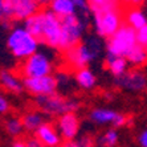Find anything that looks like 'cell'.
Masks as SVG:
<instances>
[{
  "label": "cell",
  "mask_w": 147,
  "mask_h": 147,
  "mask_svg": "<svg viewBox=\"0 0 147 147\" xmlns=\"http://www.w3.org/2000/svg\"><path fill=\"white\" fill-rule=\"evenodd\" d=\"M103 44L102 38L97 34H90L86 38H82L77 45L66 49L64 52V58L69 68L76 69L89 66L93 61L101 56Z\"/></svg>",
  "instance_id": "cell-1"
},
{
  "label": "cell",
  "mask_w": 147,
  "mask_h": 147,
  "mask_svg": "<svg viewBox=\"0 0 147 147\" xmlns=\"http://www.w3.org/2000/svg\"><path fill=\"white\" fill-rule=\"evenodd\" d=\"M40 44L41 41L28 31L24 25H17L12 28L8 32L7 41H5L8 52L12 55V57L19 61L38 51Z\"/></svg>",
  "instance_id": "cell-2"
},
{
  "label": "cell",
  "mask_w": 147,
  "mask_h": 147,
  "mask_svg": "<svg viewBox=\"0 0 147 147\" xmlns=\"http://www.w3.org/2000/svg\"><path fill=\"white\" fill-rule=\"evenodd\" d=\"M90 21V16L84 15H70L61 19V34L57 49L65 52L66 49L77 45L84 38V34Z\"/></svg>",
  "instance_id": "cell-3"
},
{
  "label": "cell",
  "mask_w": 147,
  "mask_h": 147,
  "mask_svg": "<svg viewBox=\"0 0 147 147\" xmlns=\"http://www.w3.org/2000/svg\"><path fill=\"white\" fill-rule=\"evenodd\" d=\"M36 106L40 111L49 117H58L68 111H77L80 109V102L76 98H66L57 92L48 96H37Z\"/></svg>",
  "instance_id": "cell-4"
},
{
  "label": "cell",
  "mask_w": 147,
  "mask_h": 147,
  "mask_svg": "<svg viewBox=\"0 0 147 147\" xmlns=\"http://www.w3.org/2000/svg\"><path fill=\"white\" fill-rule=\"evenodd\" d=\"M53 60L52 56L45 51H36L33 55L28 56L27 58L21 60L17 73L23 78L29 77H41V76L52 74L53 72Z\"/></svg>",
  "instance_id": "cell-5"
},
{
  "label": "cell",
  "mask_w": 147,
  "mask_h": 147,
  "mask_svg": "<svg viewBox=\"0 0 147 147\" xmlns=\"http://www.w3.org/2000/svg\"><path fill=\"white\" fill-rule=\"evenodd\" d=\"M123 23H125L123 21V12L121 11L119 5L96 12V13H93L92 17L94 33L105 40L109 36H111Z\"/></svg>",
  "instance_id": "cell-6"
},
{
  "label": "cell",
  "mask_w": 147,
  "mask_h": 147,
  "mask_svg": "<svg viewBox=\"0 0 147 147\" xmlns=\"http://www.w3.org/2000/svg\"><path fill=\"white\" fill-rule=\"evenodd\" d=\"M135 44H137L135 29L123 23L111 36L106 38V42H105L106 55L125 56L126 57L129 51Z\"/></svg>",
  "instance_id": "cell-7"
},
{
  "label": "cell",
  "mask_w": 147,
  "mask_h": 147,
  "mask_svg": "<svg viewBox=\"0 0 147 147\" xmlns=\"http://www.w3.org/2000/svg\"><path fill=\"white\" fill-rule=\"evenodd\" d=\"M61 34V19L51 9H41L40 41L49 48L57 49Z\"/></svg>",
  "instance_id": "cell-8"
},
{
  "label": "cell",
  "mask_w": 147,
  "mask_h": 147,
  "mask_svg": "<svg viewBox=\"0 0 147 147\" xmlns=\"http://www.w3.org/2000/svg\"><path fill=\"white\" fill-rule=\"evenodd\" d=\"M38 9L37 0H4V20L24 21Z\"/></svg>",
  "instance_id": "cell-9"
},
{
  "label": "cell",
  "mask_w": 147,
  "mask_h": 147,
  "mask_svg": "<svg viewBox=\"0 0 147 147\" xmlns=\"http://www.w3.org/2000/svg\"><path fill=\"white\" fill-rule=\"evenodd\" d=\"M89 121L96 126H111L119 129L127 125L129 118L109 107H96L89 113Z\"/></svg>",
  "instance_id": "cell-10"
},
{
  "label": "cell",
  "mask_w": 147,
  "mask_h": 147,
  "mask_svg": "<svg viewBox=\"0 0 147 147\" xmlns=\"http://www.w3.org/2000/svg\"><path fill=\"white\" fill-rule=\"evenodd\" d=\"M23 84H24L25 92H28L33 97L48 96V94H53L58 90L57 81L53 74L23 78Z\"/></svg>",
  "instance_id": "cell-11"
},
{
  "label": "cell",
  "mask_w": 147,
  "mask_h": 147,
  "mask_svg": "<svg viewBox=\"0 0 147 147\" xmlns=\"http://www.w3.org/2000/svg\"><path fill=\"white\" fill-rule=\"evenodd\" d=\"M56 127H57L62 142H65L66 144L77 138L80 130H81V122H80V118L76 114V111H68V113H64L57 117Z\"/></svg>",
  "instance_id": "cell-12"
},
{
  "label": "cell",
  "mask_w": 147,
  "mask_h": 147,
  "mask_svg": "<svg viewBox=\"0 0 147 147\" xmlns=\"http://www.w3.org/2000/svg\"><path fill=\"white\" fill-rule=\"evenodd\" d=\"M115 84L118 88L126 92L142 93L147 89V77L143 72L133 69L125 72L119 77H115Z\"/></svg>",
  "instance_id": "cell-13"
},
{
  "label": "cell",
  "mask_w": 147,
  "mask_h": 147,
  "mask_svg": "<svg viewBox=\"0 0 147 147\" xmlns=\"http://www.w3.org/2000/svg\"><path fill=\"white\" fill-rule=\"evenodd\" d=\"M33 134H34V137L38 139L41 146L57 147L64 143L61 137H60V134H58L57 127L49 122L41 123L40 126H38V129L34 131Z\"/></svg>",
  "instance_id": "cell-14"
},
{
  "label": "cell",
  "mask_w": 147,
  "mask_h": 147,
  "mask_svg": "<svg viewBox=\"0 0 147 147\" xmlns=\"http://www.w3.org/2000/svg\"><path fill=\"white\" fill-rule=\"evenodd\" d=\"M0 88L9 94H21L24 92L23 77L13 70L1 69L0 70Z\"/></svg>",
  "instance_id": "cell-15"
},
{
  "label": "cell",
  "mask_w": 147,
  "mask_h": 147,
  "mask_svg": "<svg viewBox=\"0 0 147 147\" xmlns=\"http://www.w3.org/2000/svg\"><path fill=\"white\" fill-rule=\"evenodd\" d=\"M73 78H74L77 86L82 90H93L97 85V76L88 66L76 69Z\"/></svg>",
  "instance_id": "cell-16"
},
{
  "label": "cell",
  "mask_w": 147,
  "mask_h": 147,
  "mask_svg": "<svg viewBox=\"0 0 147 147\" xmlns=\"http://www.w3.org/2000/svg\"><path fill=\"white\" fill-rule=\"evenodd\" d=\"M123 21L125 24L130 25L135 31L139 29L140 27H143L147 23V16L143 11L139 8V5H131L130 8H127L123 13Z\"/></svg>",
  "instance_id": "cell-17"
},
{
  "label": "cell",
  "mask_w": 147,
  "mask_h": 147,
  "mask_svg": "<svg viewBox=\"0 0 147 147\" xmlns=\"http://www.w3.org/2000/svg\"><path fill=\"white\" fill-rule=\"evenodd\" d=\"M105 64H106V68L109 69V72L114 77H119L125 72L129 70V61H127V58L125 56L106 55Z\"/></svg>",
  "instance_id": "cell-18"
},
{
  "label": "cell",
  "mask_w": 147,
  "mask_h": 147,
  "mask_svg": "<svg viewBox=\"0 0 147 147\" xmlns=\"http://www.w3.org/2000/svg\"><path fill=\"white\" fill-rule=\"evenodd\" d=\"M48 9H51L60 19L76 13V5L73 0H51Z\"/></svg>",
  "instance_id": "cell-19"
},
{
  "label": "cell",
  "mask_w": 147,
  "mask_h": 147,
  "mask_svg": "<svg viewBox=\"0 0 147 147\" xmlns=\"http://www.w3.org/2000/svg\"><path fill=\"white\" fill-rule=\"evenodd\" d=\"M44 115L45 114L40 110H29L24 115L21 117V122L24 126V130L28 133H34L38 129L41 123H44Z\"/></svg>",
  "instance_id": "cell-20"
},
{
  "label": "cell",
  "mask_w": 147,
  "mask_h": 147,
  "mask_svg": "<svg viewBox=\"0 0 147 147\" xmlns=\"http://www.w3.org/2000/svg\"><path fill=\"white\" fill-rule=\"evenodd\" d=\"M4 131L9 138L12 139H16V138H20L24 133V126H23V122H21V118H17V117H8L7 119L4 121Z\"/></svg>",
  "instance_id": "cell-21"
},
{
  "label": "cell",
  "mask_w": 147,
  "mask_h": 147,
  "mask_svg": "<svg viewBox=\"0 0 147 147\" xmlns=\"http://www.w3.org/2000/svg\"><path fill=\"white\" fill-rule=\"evenodd\" d=\"M126 58L129 64L134 66H142L147 62V48L142 47L137 42L133 48L129 51V53L126 55Z\"/></svg>",
  "instance_id": "cell-22"
},
{
  "label": "cell",
  "mask_w": 147,
  "mask_h": 147,
  "mask_svg": "<svg viewBox=\"0 0 147 147\" xmlns=\"http://www.w3.org/2000/svg\"><path fill=\"white\" fill-rule=\"evenodd\" d=\"M96 143L98 146H105V147H113L119 143V133L115 127H110L107 130H105L98 138L96 139Z\"/></svg>",
  "instance_id": "cell-23"
},
{
  "label": "cell",
  "mask_w": 147,
  "mask_h": 147,
  "mask_svg": "<svg viewBox=\"0 0 147 147\" xmlns=\"http://www.w3.org/2000/svg\"><path fill=\"white\" fill-rule=\"evenodd\" d=\"M88 3H89V8L92 13L119 5V3L117 0H88Z\"/></svg>",
  "instance_id": "cell-24"
},
{
  "label": "cell",
  "mask_w": 147,
  "mask_h": 147,
  "mask_svg": "<svg viewBox=\"0 0 147 147\" xmlns=\"http://www.w3.org/2000/svg\"><path fill=\"white\" fill-rule=\"evenodd\" d=\"M96 143L94 139H93L90 135H81L80 137V134L77 135L74 140L72 142H69L66 143V146H73V147H89V146H93V144Z\"/></svg>",
  "instance_id": "cell-25"
},
{
  "label": "cell",
  "mask_w": 147,
  "mask_h": 147,
  "mask_svg": "<svg viewBox=\"0 0 147 147\" xmlns=\"http://www.w3.org/2000/svg\"><path fill=\"white\" fill-rule=\"evenodd\" d=\"M76 5V13L84 15V16H90V8L88 0H73Z\"/></svg>",
  "instance_id": "cell-26"
},
{
  "label": "cell",
  "mask_w": 147,
  "mask_h": 147,
  "mask_svg": "<svg viewBox=\"0 0 147 147\" xmlns=\"http://www.w3.org/2000/svg\"><path fill=\"white\" fill-rule=\"evenodd\" d=\"M135 34H137V42L142 47H146L147 48V23L140 27L139 29L135 31Z\"/></svg>",
  "instance_id": "cell-27"
},
{
  "label": "cell",
  "mask_w": 147,
  "mask_h": 147,
  "mask_svg": "<svg viewBox=\"0 0 147 147\" xmlns=\"http://www.w3.org/2000/svg\"><path fill=\"white\" fill-rule=\"evenodd\" d=\"M11 110V103L8 98L4 96L3 93H0V117H4L9 113Z\"/></svg>",
  "instance_id": "cell-28"
},
{
  "label": "cell",
  "mask_w": 147,
  "mask_h": 147,
  "mask_svg": "<svg viewBox=\"0 0 147 147\" xmlns=\"http://www.w3.org/2000/svg\"><path fill=\"white\" fill-rule=\"evenodd\" d=\"M137 142H138V144H139V146L147 147V129H143V130L138 134Z\"/></svg>",
  "instance_id": "cell-29"
},
{
  "label": "cell",
  "mask_w": 147,
  "mask_h": 147,
  "mask_svg": "<svg viewBox=\"0 0 147 147\" xmlns=\"http://www.w3.org/2000/svg\"><path fill=\"white\" fill-rule=\"evenodd\" d=\"M25 142V146L28 147H40V142H38V139L36 137H32V138H28V139L24 140Z\"/></svg>",
  "instance_id": "cell-30"
},
{
  "label": "cell",
  "mask_w": 147,
  "mask_h": 147,
  "mask_svg": "<svg viewBox=\"0 0 147 147\" xmlns=\"http://www.w3.org/2000/svg\"><path fill=\"white\" fill-rule=\"evenodd\" d=\"M20 142H16V140H13L12 142V146H15V147H24L25 146V142L24 140H21V139H19Z\"/></svg>",
  "instance_id": "cell-31"
},
{
  "label": "cell",
  "mask_w": 147,
  "mask_h": 147,
  "mask_svg": "<svg viewBox=\"0 0 147 147\" xmlns=\"http://www.w3.org/2000/svg\"><path fill=\"white\" fill-rule=\"evenodd\" d=\"M144 0H129L127 1V4H131V5H139V4H142Z\"/></svg>",
  "instance_id": "cell-32"
},
{
  "label": "cell",
  "mask_w": 147,
  "mask_h": 147,
  "mask_svg": "<svg viewBox=\"0 0 147 147\" xmlns=\"http://www.w3.org/2000/svg\"><path fill=\"white\" fill-rule=\"evenodd\" d=\"M49 1H51V0H37V3H38L40 7H45V5H48Z\"/></svg>",
  "instance_id": "cell-33"
},
{
  "label": "cell",
  "mask_w": 147,
  "mask_h": 147,
  "mask_svg": "<svg viewBox=\"0 0 147 147\" xmlns=\"http://www.w3.org/2000/svg\"><path fill=\"white\" fill-rule=\"evenodd\" d=\"M3 9H4V0H0V16L3 17V20H4V13H3Z\"/></svg>",
  "instance_id": "cell-34"
},
{
  "label": "cell",
  "mask_w": 147,
  "mask_h": 147,
  "mask_svg": "<svg viewBox=\"0 0 147 147\" xmlns=\"http://www.w3.org/2000/svg\"><path fill=\"white\" fill-rule=\"evenodd\" d=\"M117 1H118L119 4H127V1H129V0H117Z\"/></svg>",
  "instance_id": "cell-35"
},
{
  "label": "cell",
  "mask_w": 147,
  "mask_h": 147,
  "mask_svg": "<svg viewBox=\"0 0 147 147\" xmlns=\"http://www.w3.org/2000/svg\"><path fill=\"white\" fill-rule=\"evenodd\" d=\"M1 21H3V17H1V16H0V23H1Z\"/></svg>",
  "instance_id": "cell-36"
}]
</instances>
